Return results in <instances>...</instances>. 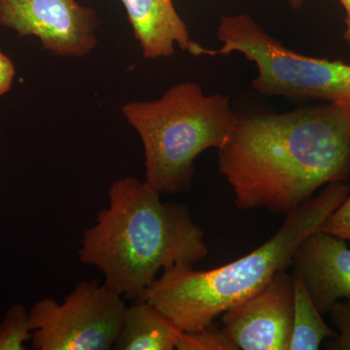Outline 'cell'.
<instances>
[{
    "instance_id": "8fae6325",
    "label": "cell",
    "mask_w": 350,
    "mask_h": 350,
    "mask_svg": "<svg viewBox=\"0 0 350 350\" xmlns=\"http://www.w3.org/2000/svg\"><path fill=\"white\" fill-rule=\"evenodd\" d=\"M183 332L146 301L126 308L115 349L174 350Z\"/></svg>"
},
{
    "instance_id": "9c48e42d",
    "label": "cell",
    "mask_w": 350,
    "mask_h": 350,
    "mask_svg": "<svg viewBox=\"0 0 350 350\" xmlns=\"http://www.w3.org/2000/svg\"><path fill=\"white\" fill-rule=\"evenodd\" d=\"M345 239L319 230L297 248L292 266L321 314L350 301V250Z\"/></svg>"
},
{
    "instance_id": "6da1fadb",
    "label": "cell",
    "mask_w": 350,
    "mask_h": 350,
    "mask_svg": "<svg viewBox=\"0 0 350 350\" xmlns=\"http://www.w3.org/2000/svg\"><path fill=\"white\" fill-rule=\"evenodd\" d=\"M237 207L287 214L350 177V112L334 103L239 117L218 149Z\"/></svg>"
},
{
    "instance_id": "e0dca14e",
    "label": "cell",
    "mask_w": 350,
    "mask_h": 350,
    "mask_svg": "<svg viewBox=\"0 0 350 350\" xmlns=\"http://www.w3.org/2000/svg\"><path fill=\"white\" fill-rule=\"evenodd\" d=\"M15 75V66L12 61L0 51V96L11 89Z\"/></svg>"
},
{
    "instance_id": "7a4b0ae2",
    "label": "cell",
    "mask_w": 350,
    "mask_h": 350,
    "mask_svg": "<svg viewBox=\"0 0 350 350\" xmlns=\"http://www.w3.org/2000/svg\"><path fill=\"white\" fill-rule=\"evenodd\" d=\"M161 195L135 177L113 182L108 206L83 234L79 261L100 269L103 283L121 296L138 300L161 269L194 266L208 254L187 207L163 202Z\"/></svg>"
},
{
    "instance_id": "5bb4252c",
    "label": "cell",
    "mask_w": 350,
    "mask_h": 350,
    "mask_svg": "<svg viewBox=\"0 0 350 350\" xmlns=\"http://www.w3.org/2000/svg\"><path fill=\"white\" fill-rule=\"evenodd\" d=\"M179 350H238L231 340L213 325L197 332H183L177 349Z\"/></svg>"
},
{
    "instance_id": "9a60e30c",
    "label": "cell",
    "mask_w": 350,
    "mask_h": 350,
    "mask_svg": "<svg viewBox=\"0 0 350 350\" xmlns=\"http://www.w3.org/2000/svg\"><path fill=\"white\" fill-rule=\"evenodd\" d=\"M329 313L338 332L335 338L326 342V349L350 350V301H337Z\"/></svg>"
},
{
    "instance_id": "277c9868",
    "label": "cell",
    "mask_w": 350,
    "mask_h": 350,
    "mask_svg": "<svg viewBox=\"0 0 350 350\" xmlns=\"http://www.w3.org/2000/svg\"><path fill=\"white\" fill-rule=\"evenodd\" d=\"M123 114L144 144L145 181L161 194L190 191L196 159L221 148L239 120L229 96L204 94L195 82L174 85L156 100L126 103Z\"/></svg>"
},
{
    "instance_id": "2e32d148",
    "label": "cell",
    "mask_w": 350,
    "mask_h": 350,
    "mask_svg": "<svg viewBox=\"0 0 350 350\" xmlns=\"http://www.w3.org/2000/svg\"><path fill=\"white\" fill-rule=\"evenodd\" d=\"M320 230L345 241H350V192L342 204L326 219Z\"/></svg>"
},
{
    "instance_id": "30bf717a",
    "label": "cell",
    "mask_w": 350,
    "mask_h": 350,
    "mask_svg": "<svg viewBox=\"0 0 350 350\" xmlns=\"http://www.w3.org/2000/svg\"><path fill=\"white\" fill-rule=\"evenodd\" d=\"M125 7L135 38L147 59L169 57L175 45L194 55L199 43L190 38L172 0H120Z\"/></svg>"
},
{
    "instance_id": "8992f818",
    "label": "cell",
    "mask_w": 350,
    "mask_h": 350,
    "mask_svg": "<svg viewBox=\"0 0 350 350\" xmlns=\"http://www.w3.org/2000/svg\"><path fill=\"white\" fill-rule=\"evenodd\" d=\"M126 306L98 280H83L59 304L39 300L29 310L36 350H109L118 340Z\"/></svg>"
},
{
    "instance_id": "3957f363",
    "label": "cell",
    "mask_w": 350,
    "mask_h": 350,
    "mask_svg": "<svg viewBox=\"0 0 350 350\" xmlns=\"http://www.w3.org/2000/svg\"><path fill=\"white\" fill-rule=\"evenodd\" d=\"M349 192L350 185L345 182L329 184L288 213L282 227L257 250L215 269L170 267L137 301L150 303L182 332L213 325L226 310L250 298L276 273L292 266L301 241L321 229Z\"/></svg>"
},
{
    "instance_id": "5b68a950",
    "label": "cell",
    "mask_w": 350,
    "mask_h": 350,
    "mask_svg": "<svg viewBox=\"0 0 350 350\" xmlns=\"http://www.w3.org/2000/svg\"><path fill=\"white\" fill-rule=\"evenodd\" d=\"M217 38L222 43L219 49L200 45L198 57L243 55L258 69L252 81L257 93L294 100H325L350 112L349 64L294 52L246 14L222 17Z\"/></svg>"
},
{
    "instance_id": "ba28073f",
    "label": "cell",
    "mask_w": 350,
    "mask_h": 350,
    "mask_svg": "<svg viewBox=\"0 0 350 350\" xmlns=\"http://www.w3.org/2000/svg\"><path fill=\"white\" fill-rule=\"evenodd\" d=\"M293 312V276L280 271L266 286L223 313L222 331L238 349L288 350Z\"/></svg>"
},
{
    "instance_id": "4fadbf2b",
    "label": "cell",
    "mask_w": 350,
    "mask_h": 350,
    "mask_svg": "<svg viewBox=\"0 0 350 350\" xmlns=\"http://www.w3.org/2000/svg\"><path fill=\"white\" fill-rule=\"evenodd\" d=\"M31 338L29 310L22 304H15L0 322V350L27 349L25 342Z\"/></svg>"
},
{
    "instance_id": "ac0fdd59",
    "label": "cell",
    "mask_w": 350,
    "mask_h": 350,
    "mask_svg": "<svg viewBox=\"0 0 350 350\" xmlns=\"http://www.w3.org/2000/svg\"><path fill=\"white\" fill-rule=\"evenodd\" d=\"M344 6L345 10V39L347 42L350 45V0H338Z\"/></svg>"
},
{
    "instance_id": "7c38bea8",
    "label": "cell",
    "mask_w": 350,
    "mask_h": 350,
    "mask_svg": "<svg viewBox=\"0 0 350 350\" xmlns=\"http://www.w3.org/2000/svg\"><path fill=\"white\" fill-rule=\"evenodd\" d=\"M294 312L288 350H317L337 332L328 326L300 278L293 273Z\"/></svg>"
},
{
    "instance_id": "d6986e66",
    "label": "cell",
    "mask_w": 350,
    "mask_h": 350,
    "mask_svg": "<svg viewBox=\"0 0 350 350\" xmlns=\"http://www.w3.org/2000/svg\"><path fill=\"white\" fill-rule=\"evenodd\" d=\"M294 9H299L303 4V0H288Z\"/></svg>"
},
{
    "instance_id": "52a82bcc",
    "label": "cell",
    "mask_w": 350,
    "mask_h": 350,
    "mask_svg": "<svg viewBox=\"0 0 350 350\" xmlns=\"http://www.w3.org/2000/svg\"><path fill=\"white\" fill-rule=\"evenodd\" d=\"M98 18L76 0H0V27L39 38L59 56L83 57L98 43Z\"/></svg>"
}]
</instances>
